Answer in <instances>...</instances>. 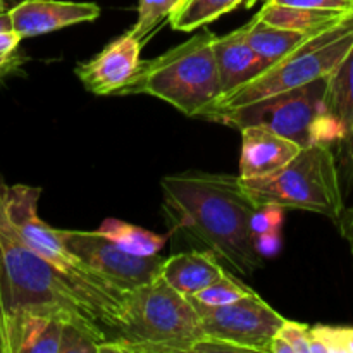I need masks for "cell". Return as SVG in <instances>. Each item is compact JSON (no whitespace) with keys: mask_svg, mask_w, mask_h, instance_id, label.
Listing matches in <instances>:
<instances>
[{"mask_svg":"<svg viewBox=\"0 0 353 353\" xmlns=\"http://www.w3.org/2000/svg\"><path fill=\"white\" fill-rule=\"evenodd\" d=\"M162 207L174 231L212 252L226 268L252 276L264 259L255 248L252 214L257 202L240 176L181 172L161 181Z\"/></svg>","mask_w":353,"mask_h":353,"instance_id":"obj_1","label":"cell"},{"mask_svg":"<svg viewBox=\"0 0 353 353\" xmlns=\"http://www.w3.org/2000/svg\"><path fill=\"white\" fill-rule=\"evenodd\" d=\"M6 186L0 176V353H19L24 330L37 317L72 324L103 347L110 340L105 326L68 279L28 247L10 224Z\"/></svg>","mask_w":353,"mask_h":353,"instance_id":"obj_2","label":"cell"},{"mask_svg":"<svg viewBox=\"0 0 353 353\" xmlns=\"http://www.w3.org/2000/svg\"><path fill=\"white\" fill-rule=\"evenodd\" d=\"M205 336L192 299L159 276L148 285L124 293L119 324L102 352L193 353Z\"/></svg>","mask_w":353,"mask_h":353,"instance_id":"obj_3","label":"cell"},{"mask_svg":"<svg viewBox=\"0 0 353 353\" xmlns=\"http://www.w3.org/2000/svg\"><path fill=\"white\" fill-rule=\"evenodd\" d=\"M214 45L216 34L205 30L159 57L141 61L117 95H150L186 116L202 117L221 97Z\"/></svg>","mask_w":353,"mask_h":353,"instance_id":"obj_4","label":"cell"},{"mask_svg":"<svg viewBox=\"0 0 353 353\" xmlns=\"http://www.w3.org/2000/svg\"><path fill=\"white\" fill-rule=\"evenodd\" d=\"M41 190L37 186H6V210L10 224L24 243L33 248L52 268L57 269L78 292L88 309L100 319L105 330L116 331L119 324L124 293L88 268L74 252L69 250L61 230L48 226L38 216Z\"/></svg>","mask_w":353,"mask_h":353,"instance_id":"obj_5","label":"cell"},{"mask_svg":"<svg viewBox=\"0 0 353 353\" xmlns=\"http://www.w3.org/2000/svg\"><path fill=\"white\" fill-rule=\"evenodd\" d=\"M352 50L353 14L341 23L309 37L295 50L285 55L281 61L268 65L248 83L221 95L202 117L209 121L224 110L238 109L268 97L300 88L317 79L330 78Z\"/></svg>","mask_w":353,"mask_h":353,"instance_id":"obj_6","label":"cell"},{"mask_svg":"<svg viewBox=\"0 0 353 353\" xmlns=\"http://www.w3.org/2000/svg\"><path fill=\"white\" fill-rule=\"evenodd\" d=\"M248 195L261 203L307 210L340 221L345 212L343 185L336 154L330 145L302 148L281 171L257 179H241Z\"/></svg>","mask_w":353,"mask_h":353,"instance_id":"obj_7","label":"cell"},{"mask_svg":"<svg viewBox=\"0 0 353 353\" xmlns=\"http://www.w3.org/2000/svg\"><path fill=\"white\" fill-rule=\"evenodd\" d=\"M327 78L290 92L268 97L259 102L224 110L209 121L231 128L264 126L305 148L324 143L336 148L343 133L338 121L326 109Z\"/></svg>","mask_w":353,"mask_h":353,"instance_id":"obj_8","label":"cell"},{"mask_svg":"<svg viewBox=\"0 0 353 353\" xmlns=\"http://www.w3.org/2000/svg\"><path fill=\"white\" fill-rule=\"evenodd\" d=\"M192 302L199 310L207 336L238 345L245 352H269L272 338L286 321L255 292L228 305L210 307L193 299Z\"/></svg>","mask_w":353,"mask_h":353,"instance_id":"obj_9","label":"cell"},{"mask_svg":"<svg viewBox=\"0 0 353 353\" xmlns=\"http://www.w3.org/2000/svg\"><path fill=\"white\" fill-rule=\"evenodd\" d=\"M61 234L69 250L121 293L133 292L161 276L164 257L159 254L147 257L130 254L99 230H61Z\"/></svg>","mask_w":353,"mask_h":353,"instance_id":"obj_10","label":"cell"},{"mask_svg":"<svg viewBox=\"0 0 353 353\" xmlns=\"http://www.w3.org/2000/svg\"><path fill=\"white\" fill-rule=\"evenodd\" d=\"M143 43L128 31L110 41L99 55L76 68L79 81L95 95H117L140 68Z\"/></svg>","mask_w":353,"mask_h":353,"instance_id":"obj_11","label":"cell"},{"mask_svg":"<svg viewBox=\"0 0 353 353\" xmlns=\"http://www.w3.org/2000/svg\"><path fill=\"white\" fill-rule=\"evenodd\" d=\"M9 14L14 30L24 40L79 23L95 21L100 16V7L92 2L23 0L10 7Z\"/></svg>","mask_w":353,"mask_h":353,"instance_id":"obj_12","label":"cell"},{"mask_svg":"<svg viewBox=\"0 0 353 353\" xmlns=\"http://www.w3.org/2000/svg\"><path fill=\"white\" fill-rule=\"evenodd\" d=\"M240 178L257 179L281 171L302 150L299 143L264 126L241 128Z\"/></svg>","mask_w":353,"mask_h":353,"instance_id":"obj_13","label":"cell"},{"mask_svg":"<svg viewBox=\"0 0 353 353\" xmlns=\"http://www.w3.org/2000/svg\"><path fill=\"white\" fill-rule=\"evenodd\" d=\"M216 62L221 95L236 90L264 71V64L247 40V28L241 26L224 37H216Z\"/></svg>","mask_w":353,"mask_h":353,"instance_id":"obj_14","label":"cell"},{"mask_svg":"<svg viewBox=\"0 0 353 353\" xmlns=\"http://www.w3.org/2000/svg\"><path fill=\"white\" fill-rule=\"evenodd\" d=\"M226 274L223 262L212 252L202 248L171 255L164 259L161 269L162 278L186 296L195 295Z\"/></svg>","mask_w":353,"mask_h":353,"instance_id":"obj_15","label":"cell"},{"mask_svg":"<svg viewBox=\"0 0 353 353\" xmlns=\"http://www.w3.org/2000/svg\"><path fill=\"white\" fill-rule=\"evenodd\" d=\"M350 14H353V10L338 12V10L303 9V7L265 2L264 7L257 12V16L265 23L272 24V26L299 31V33L303 34H316L319 31H324L327 28L334 26V24L341 23Z\"/></svg>","mask_w":353,"mask_h":353,"instance_id":"obj_16","label":"cell"},{"mask_svg":"<svg viewBox=\"0 0 353 353\" xmlns=\"http://www.w3.org/2000/svg\"><path fill=\"white\" fill-rule=\"evenodd\" d=\"M245 28H247L248 43L252 45L257 57L262 61L264 69L274 62L281 61L285 55H288L300 43H303L307 38L312 37V34H303L299 31L272 26V24L262 21L259 16H255L250 23L245 24Z\"/></svg>","mask_w":353,"mask_h":353,"instance_id":"obj_17","label":"cell"},{"mask_svg":"<svg viewBox=\"0 0 353 353\" xmlns=\"http://www.w3.org/2000/svg\"><path fill=\"white\" fill-rule=\"evenodd\" d=\"M255 0H178L169 16L176 31H193L214 23L240 6H252Z\"/></svg>","mask_w":353,"mask_h":353,"instance_id":"obj_18","label":"cell"},{"mask_svg":"<svg viewBox=\"0 0 353 353\" xmlns=\"http://www.w3.org/2000/svg\"><path fill=\"white\" fill-rule=\"evenodd\" d=\"M99 231L105 234L107 238H110L123 250L133 255H141V257L157 255L165 245V236H162V234L119 219H105L102 226L99 228Z\"/></svg>","mask_w":353,"mask_h":353,"instance_id":"obj_19","label":"cell"},{"mask_svg":"<svg viewBox=\"0 0 353 353\" xmlns=\"http://www.w3.org/2000/svg\"><path fill=\"white\" fill-rule=\"evenodd\" d=\"M65 324L48 317L31 319L24 330L19 353H62Z\"/></svg>","mask_w":353,"mask_h":353,"instance_id":"obj_20","label":"cell"},{"mask_svg":"<svg viewBox=\"0 0 353 353\" xmlns=\"http://www.w3.org/2000/svg\"><path fill=\"white\" fill-rule=\"evenodd\" d=\"M310 353H353V327L310 326Z\"/></svg>","mask_w":353,"mask_h":353,"instance_id":"obj_21","label":"cell"},{"mask_svg":"<svg viewBox=\"0 0 353 353\" xmlns=\"http://www.w3.org/2000/svg\"><path fill=\"white\" fill-rule=\"evenodd\" d=\"M252 292H254V290L245 286L243 283H240L236 278H233V274L228 272L224 278L217 279V281H214L212 285H209L207 288L200 290L199 293L192 295V299L195 300V302L203 303V305L217 307L236 302V300L250 295Z\"/></svg>","mask_w":353,"mask_h":353,"instance_id":"obj_22","label":"cell"},{"mask_svg":"<svg viewBox=\"0 0 353 353\" xmlns=\"http://www.w3.org/2000/svg\"><path fill=\"white\" fill-rule=\"evenodd\" d=\"M178 0H138V16L137 23L130 30L133 37H137L141 43H145L148 34L171 16L172 9Z\"/></svg>","mask_w":353,"mask_h":353,"instance_id":"obj_23","label":"cell"},{"mask_svg":"<svg viewBox=\"0 0 353 353\" xmlns=\"http://www.w3.org/2000/svg\"><path fill=\"white\" fill-rule=\"evenodd\" d=\"M269 353H310V326L286 319L272 338Z\"/></svg>","mask_w":353,"mask_h":353,"instance_id":"obj_24","label":"cell"},{"mask_svg":"<svg viewBox=\"0 0 353 353\" xmlns=\"http://www.w3.org/2000/svg\"><path fill=\"white\" fill-rule=\"evenodd\" d=\"M285 210L283 207L274 203H261L252 214V233L254 236L259 234L271 233V231H281L283 219H285Z\"/></svg>","mask_w":353,"mask_h":353,"instance_id":"obj_25","label":"cell"},{"mask_svg":"<svg viewBox=\"0 0 353 353\" xmlns=\"http://www.w3.org/2000/svg\"><path fill=\"white\" fill-rule=\"evenodd\" d=\"M21 40L23 38L14 30L9 10L0 14V72L14 62Z\"/></svg>","mask_w":353,"mask_h":353,"instance_id":"obj_26","label":"cell"},{"mask_svg":"<svg viewBox=\"0 0 353 353\" xmlns=\"http://www.w3.org/2000/svg\"><path fill=\"white\" fill-rule=\"evenodd\" d=\"M265 2L281 3V6H292V7H303V9L338 10V12L353 10L352 0H265Z\"/></svg>","mask_w":353,"mask_h":353,"instance_id":"obj_27","label":"cell"},{"mask_svg":"<svg viewBox=\"0 0 353 353\" xmlns=\"http://www.w3.org/2000/svg\"><path fill=\"white\" fill-rule=\"evenodd\" d=\"M255 248L262 259L276 257L281 250V231H271L255 236Z\"/></svg>","mask_w":353,"mask_h":353,"instance_id":"obj_28","label":"cell"},{"mask_svg":"<svg viewBox=\"0 0 353 353\" xmlns=\"http://www.w3.org/2000/svg\"><path fill=\"white\" fill-rule=\"evenodd\" d=\"M338 224H340L341 236H343L345 240L348 241V245H350V252L353 259V207H350V209H345L343 216L340 217Z\"/></svg>","mask_w":353,"mask_h":353,"instance_id":"obj_29","label":"cell"},{"mask_svg":"<svg viewBox=\"0 0 353 353\" xmlns=\"http://www.w3.org/2000/svg\"><path fill=\"white\" fill-rule=\"evenodd\" d=\"M10 7H12V6L9 3V0H0V14L10 10Z\"/></svg>","mask_w":353,"mask_h":353,"instance_id":"obj_30","label":"cell"},{"mask_svg":"<svg viewBox=\"0 0 353 353\" xmlns=\"http://www.w3.org/2000/svg\"><path fill=\"white\" fill-rule=\"evenodd\" d=\"M352 2H353V0H352Z\"/></svg>","mask_w":353,"mask_h":353,"instance_id":"obj_31","label":"cell"}]
</instances>
